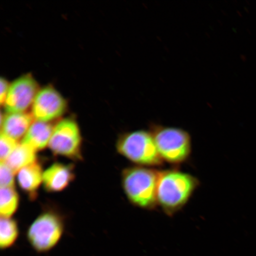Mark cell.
Segmentation results:
<instances>
[{
	"instance_id": "6da1fadb",
	"label": "cell",
	"mask_w": 256,
	"mask_h": 256,
	"mask_svg": "<svg viewBox=\"0 0 256 256\" xmlns=\"http://www.w3.org/2000/svg\"><path fill=\"white\" fill-rule=\"evenodd\" d=\"M200 184L198 179L178 170L160 172L156 190L158 204L172 216L184 208Z\"/></svg>"
},
{
	"instance_id": "7a4b0ae2",
	"label": "cell",
	"mask_w": 256,
	"mask_h": 256,
	"mask_svg": "<svg viewBox=\"0 0 256 256\" xmlns=\"http://www.w3.org/2000/svg\"><path fill=\"white\" fill-rule=\"evenodd\" d=\"M160 172L142 166L124 169L121 181L124 194L133 206L152 210L158 206L156 190Z\"/></svg>"
},
{
	"instance_id": "3957f363",
	"label": "cell",
	"mask_w": 256,
	"mask_h": 256,
	"mask_svg": "<svg viewBox=\"0 0 256 256\" xmlns=\"http://www.w3.org/2000/svg\"><path fill=\"white\" fill-rule=\"evenodd\" d=\"M116 148L120 155L138 166L155 167L164 162L150 130H136L121 134Z\"/></svg>"
},
{
	"instance_id": "277c9868",
	"label": "cell",
	"mask_w": 256,
	"mask_h": 256,
	"mask_svg": "<svg viewBox=\"0 0 256 256\" xmlns=\"http://www.w3.org/2000/svg\"><path fill=\"white\" fill-rule=\"evenodd\" d=\"M150 131L163 161L179 164L190 158L192 138L186 130L182 128L152 124Z\"/></svg>"
},
{
	"instance_id": "5b68a950",
	"label": "cell",
	"mask_w": 256,
	"mask_h": 256,
	"mask_svg": "<svg viewBox=\"0 0 256 256\" xmlns=\"http://www.w3.org/2000/svg\"><path fill=\"white\" fill-rule=\"evenodd\" d=\"M64 231L63 220L53 212L38 216L28 228L27 238L32 248L38 254H46L56 248Z\"/></svg>"
},
{
	"instance_id": "8992f818",
	"label": "cell",
	"mask_w": 256,
	"mask_h": 256,
	"mask_svg": "<svg viewBox=\"0 0 256 256\" xmlns=\"http://www.w3.org/2000/svg\"><path fill=\"white\" fill-rule=\"evenodd\" d=\"M48 147L56 156L75 161L82 159V136L76 122L72 118L59 121L54 126Z\"/></svg>"
},
{
	"instance_id": "52a82bcc",
	"label": "cell",
	"mask_w": 256,
	"mask_h": 256,
	"mask_svg": "<svg viewBox=\"0 0 256 256\" xmlns=\"http://www.w3.org/2000/svg\"><path fill=\"white\" fill-rule=\"evenodd\" d=\"M39 85L30 74H26L10 83L4 106L8 114L25 113L32 108L40 91Z\"/></svg>"
},
{
	"instance_id": "ba28073f",
	"label": "cell",
	"mask_w": 256,
	"mask_h": 256,
	"mask_svg": "<svg viewBox=\"0 0 256 256\" xmlns=\"http://www.w3.org/2000/svg\"><path fill=\"white\" fill-rule=\"evenodd\" d=\"M66 98L51 86L40 88L32 106V115L35 120L50 123L66 113Z\"/></svg>"
},
{
	"instance_id": "9c48e42d",
	"label": "cell",
	"mask_w": 256,
	"mask_h": 256,
	"mask_svg": "<svg viewBox=\"0 0 256 256\" xmlns=\"http://www.w3.org/2000/svg\"><path fill=\"white\" fill-rule=\"evenodd\" d=\"M74 166L55 162L44 171V188L48 192L56 193L68 188L74 180Z\"/></svg>"
},
{
	"instance_id": "30bf717a",
	"label": "cell",
	"mask_w": 256,
	"mask_h": 256,
	"mask_svg": "<svg viewBox=\"0 0 256 256\" xmlns=\"http://www.w3.org/2000/svg\"><path fill=\"white\" fill-rule=\"evenodd\" d=\"M1 133L18 142L24 137L34 122L32 114L12 113L3 115L1 117Z\"/></svg>"
},
{
	"instance_id": "8fae6325",
	"label": "cell",
	"mask_w": 256,
	"mask_h": 256,
	"mask_svg": "<svg viewBox=\"0 0 256 256\" xmlns=\"http://www.w3.org/2000/svg\"><path fill=\"white\" fill-rule=\"evenodd\" d=\"M53 129L54 126L50 123L34 120L21 143L30 146L37 152L41 151L49 145Z\"/></svg>"
},
{
	"instance_id": "7c38bea8",
	"label": "cell",
	"mask_w": 256,
	"mask_h": 256,
	"mask_svg": "<svg viewBox=\"0 0 256 256\" xmlns=\"http://www.w3.org/2000/svg\"><path fill=\"white\" fill-rule=\"evenodd\" d=\"M44 171L38 162L26 166L18 172L17 180L19 186L32 198L37 194L43 183Z\"/></svg>"
},
{
	"instance_id": "4fadbf2b",
	"label": "cell",
	"mask_w": 256,
	"mask_h": 256,
	"mask_svg": "<svg viewBox=\"0 0 256 256\" xmlns=\"http://www.w3.org/2000/svg\"><path fill=\"white\" fill-rule=\"evenodd\" d=\"M37 152L30 146L20 143L12 152L5 162L15 174L36 161Z\"/></svg>"
},
{
	"instance_id": "5bb4252c",
	"label": "cell",
	"mask_w": 256,
	"mask_h": 256,
	"mask_svg": "<svg viewBox=\"0 0 256 256\" xmlns=\"http://www.w3.org/2000/svg\"><path fill=\"white\" fill-rule=\"evenodd\" d=\"M17 222L12 218L1 217L0 220V248L7 250L14 246L18 238Z\"/></svg>"
},
{
	"instance_id": "9a60e30c",
	"label": "cell",
	"mask_w": 256,
	"mask_h": 256,
	"mask_svg": "<svg viewBox=\"0 0 256 256\" xmlns=\"http://www.w3.org/2000/svg\"><path fill=\"white\" fill-rule=\"evenodd\" d=\"M19 195L14 188H1L0 190V214L1 217L11 218L18 210Z\"/></svg>"
},
{
	"instance_id": "2e32d148",
	"label": "cell",
	"mask_w": 256,
	"mask_h": 256,
	"mask_svg": "<svg viewBox=\"0 0 256 256\" xmlns=\"http://www.w3.org/2000/svg\"><path fill=\"white\" fill-rule=\"evenodd\" d=\"M17 140L1 133L0 136V160L5 162L18 146Z\"/></svg>"
},
{
	"instance_id": "e0dca14e",
	"label": "cell",
	"mask_w": 256,
	"mask_h": 256,
	"mask_svg": "<svg viewBox=\"0 0 256 256\" xmlns=\"http://www.w3.org/2000/svg\"><path fill=\"white\" fill-rule=\"evenodd\" d=\"M15 172L5 162L0 163V185L1 188H14Z\"/></svg>"
},
{
	"instance_id": "ac0fdd59",
	"label": "cell",
	"mask_w": 256,
	"mask_h": 256,
	"mask_svg": "<svg viewBox=\"0 0 256 256\" xmlns=\"http://www.w3.org/2000/svg\"><path fill=\"white\" fill-rule=\"evenodd\" d=\"M10 86V83H9L7 80L2 78H1L0 80V103L2 105L4 104Z\"/></svg>"
}]
</instances>
